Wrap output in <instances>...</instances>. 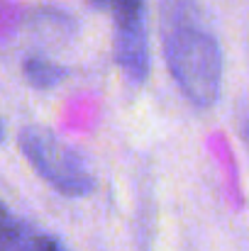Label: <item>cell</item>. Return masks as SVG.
Instances as JSON below:
<instances>
[{
    "label": "cell",
    "instance_id": "1",
    "mask_svg": "<svg viewBox=\"0 0 249 251\" xmlns=\"http://www.w3.org/2000/svg\"><path fill=\"white\" fill-rule=\"evenodd\" d=\"M162 47L178 88L198 107H210L222 83V49L195 0H162Z\"/></svg>",
    "mask_w": 249,
    "mask_h": 251
},
{
    "label": "cell",
    "instance_id": "2",
    "mask_svg": "<svg viewBox=\"0 0 249 251\" xmlns=\"http://www.w3.org/2000/svg\"><path fill=\"white\" fill-rule=\"evenodd\" d=\"M17 142L29 166L61 195L81 198L93 190L95 180L88 171L85 159L52 129L27 125L20 129Z\"/></svg>",
    "mask_w": 249,
    "mask_h": 251
},
{
    "label": "cell",
    "instance_id": "3",
    "mask_svg": "<svg viewBox=\"0 0 249 251\" xmlns=\"http://www.w3.org/2000/svg\"><path fill=\"white\" fill-rule=\"evenodd\" d=\"M115 20V59L125 78L142 85L149 76L147 0H88Z\"/></svg>",
    "mask_w": 249,
    "mask_h": 251
},
{
    "label": "cell",
    "instance_id": "4",
    "mask_svg": "<svg viewBox=\"0 0 249 251\" xmlns=\"http://www.w3.org/2000/svg\"><path fill=\"white\" fill-rule=\"evenodd\" d=\"M0 251H66L64 244L42 227L22 220L0 202Z\"/></svg>",
    "mask_w": 249,
    "mask_h": 251
},
{
    "label": "cell",
    "instance_id": "5",
    "mask_svg": "<svg viewBox=\"0 0 249 251\" xmlns=\"http://www.w3.org/2000/svg\"><path fill=\"white\" fill-rule=\"evenodd\" d=\"M22 74L27 78V83L34 85V88H54L66 78V69L44 59V56H29L25 64H22Z\"/></svg>",
    "mask_w": 249,
    "mask_h": 251
},
{
    "label": "cell",
    "instance_id": "6",
    "mask_svg": "<svg viewBox=\"0 0 249 251\" xmlns=\"http://www.w3.org/2000/svg\"><path fill=\"white\" fill-rule=\"evenodd\" d=\"M5 142V125H2V120H0V144Z\"/></svg>",
    "mask_w": 249,
    "mask_h": 251
}]
</instances>
